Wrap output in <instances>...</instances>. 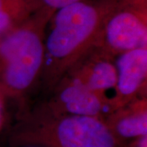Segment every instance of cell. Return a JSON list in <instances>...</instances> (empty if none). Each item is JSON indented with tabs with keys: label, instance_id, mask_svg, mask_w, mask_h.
<instances>
[{
	"label": "cell",
	"instance_id": "obj_1",
	"mask_svg": "<svg viewBox=\"0 0 147 147\" xmlns=\"http://www.w3.org/2000/svg\"><path fill=\"white\" fill-rule=\"evenodd\" d=\"M119 0H84L55 11L45 37L41 78L53 90L69 70L98 47L105 21Z\"/></svg>",
	"mask_w": 147,
	"mask_h": 147
},
{
	"label": "cell",
	"instance_id": "obj_2",
	"mask_svg": "<svg viewBox=\"0 0 147 147\" xmlns=\"http://www.w3.org/2000/svg\"><path fill=\"white\" fill-rule=\"evenodd\" d=\"M13 147H126L102 119L59 113L47 104L24 113L9 136Z\"/></svg>",
	"mask_w": 147,
	"mask_h": 147
},
{
	"label": "cell",
	"instance_id": "obj_3",
	"mask_svg": "<svg viewBox=\"0 0 147 147\" xmlns=\"http://www.w3.org/2000/svg\"><path fill=\"white\" fill-rule=\"evenodd\" d=\"M55 11L40 7L20 26L0 37V91L20 98L41 78L46 30Z\"/></svg>",
	"mask_w": 147,
	"mask_h": 147
},
{
	"label": "cell",
	"instance_id": "obj_4",
	"mask_svg": "<svg viewBox=\"0 0 147 147\" xmlns=\"http://www.w3.org/2000/svg\"><path fill=\"white\" fill-rule=\"evenodd\" d=\"M98 47L115 57L147 47V0H119L105 21Z\"/></svg>",
	"mask_w": 147,
	"mask_h": 147
},
{
	"label": "cell",
	"instance_id": "obj_5",
	"mask_svg": "<svg viewBox=\"0 0 147 147\" xmlns=\"http://www.w3.org/2000/svg\"><path fill=\"white\" fill-rule=\"evenodd\" d=\"M65 76L79 81L102 100L110 110L117 83L115 57L96 47L69 70Z\"/></svg>",
	"mask_w": 147,
	"mask_h": 147
},
{
	"label": "cell",
	"instance_id": "obj_6",
	"mask_svg": "<svg viewBox=\"0 0 147 147\" xmlns=\"http://www.w3.org/2000/svg\"><path fill=\"white\" fill-rule=\"evenodd\" d=\"M117 83L110 103L111 112L146 92L147 47L138 48L115 57Z\"/></svg>",
	"mask_w": 147,
	"mask_h": 147
},
{
	"label": "cell",
	"instance_id": "obj_7",
	"mask_svg": "<svg viewBox=\"0 0 147 147\" xmlns=\"http://www.w3.org/2000/svg\"><path fill=\"white\" fill-rule=\"evenodd\" d=\"M53 91V97L46 104L54 111L102 119L110 113L107 105L96 95L69 76H65Z\"/></svg>",
	"mask_w": 147,
	"mask_h": 147
},
{
	"label": "cell",
	"instance_id": "obj_8",
	"mask_svg": "<svg viewBox=\"0 0 147 147\" xmlns=\"http://www.w3.org/2000/svg\"><path fill=\"white\" fill-rule=\"evenodd\" d=\"M104 121L111 132L123 142L147 136L146 96H140L110 112Z\"/></svg>",
	"mask_w": 147,
	"mask_h": 147
},
{
	"label": "cell",
	"instance_id": "obj_9",
	"mask_svg": "<svg viewBox=\"0 0 147 147\" xmlns=\"http://www.w3.org/2000/svg\"><path fill=\"white\" fill-rule=\"evenodd\" d=\"M39 8L37 0H0V37L25 22Z\"/></svg>",
	"mask_w": 147,
	"mask_h": 147
},
{
	"label": "cell",
	"instance_id": "obj_10",
	"mask_svg": "<svg viewBox=\"0 0 147 147\" xmlns=\"http://www.w3.org/2000/svg\"><path fill=\"white\" fill-rule=\"evenodd\" d=\"M81 1L84 0H37L40 7H47L54 11Z\"/></svg>",
	"mask_w": 147,
	"mask_h": 147
},
{
	"label": "cell",
	"instance_id": "obj_11",
	"mask_svg": "<svg viewBox=\"0 0 147 147\" xmlns=\"http://www.w3.org/2000/svg\"><path fill=\"white\" fill-rule=\"evenodd\" d=\"M5 100L6 96L0 91V131L3 129L5 121Z\"/></svg>",
	"mask_w": 147,
	"mask_h": 147
},
{
	"label": "cell",
	"instance_id": "obj_12",
	"mask_svg": "<svg viewBox=\"0 0 147 147\" xmlns=\"http://www.w3.org/2000/svg\"><path fill=\"white\" fill-rule=\"evenodd\" d=\"M126 147H147V136L137 137L127 142Z\"/></svg>",
	"mask_w": 147,
	"mask_h": 147
},
{
	"label": "cell",
	"instance_id": "obj_13",
	"mask_svg": "<svg viewBox=\"0 0 147 147\" xmlns=\"http://www.w3.org/2000/svg\"><path fill=\"white\" fill-rule=\"evenodd\" d=\"M24 147H36V146H24Z\"/></svg>",
	"mask_w": 147,
	"mask_h": 147
}]
</instances>
